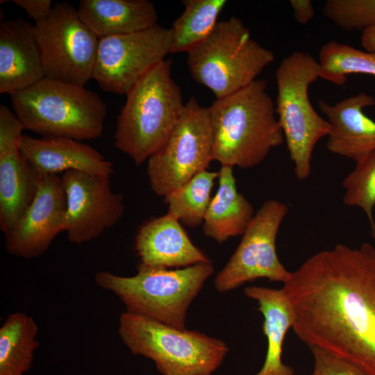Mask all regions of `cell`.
Segmentation results:
<instances>
[{"label":"cell","instance_id":"obj_22","mask_svg":"<svg viewBox=\"0 0 375 375\" xmlns=\"http://www.w3.org/2000/svg\"><path fill=\"white\" fill-rule=\"evenodd\" d=\"M219 186L203 222L204 234L219 243L242 235L253 217V207L236 187L233 167L221 166Z\"/></svg>","mask_w":375,"mask_h":375},{"label":"cell","instance_id":"obj_10","mask_svg":"<svg viewBox=\"0 0 375 375\" xmlns=\"http://www.w3.org/2000/svg\"><path fill=\"white\" fill-rule=\"evenodd\" d=\"M44 78L84 86L92 78L99 38L81 21L77 8L62 1L34 24Z\"/></svg>","mask_w":375,"mask_h":375},{"label":"cell","instance_id":"obj_2","mask_svg":"<svg viewBox=\"0 0 375 375\" xmlns=\"http://www.w3.org/2000/svg\"><path fill=\"white\" fill-rule=\"evenodd\" d=\"M256 79L208 107L212 129V160L221 166L251 168L280 146L284 135L267 92Z\"/></svg>","mask_w":375,"mask_h":375},{"label":"cell","instance_id":"obj_8","mask_svg":"<svg viewBox=\"0 0 375 375\" xmlns=\"http://www.w3.org/2000/svg\"><path fill=\"white\" fill-rule=\"evenodd\" d=\"M277 94L275 112L283 132L297 178L305 180L312 171V157L318 141L331 127L312 106L308 88L319 78V65L304 51L284 58L276 71Z\"/></svg>","mask_w":375,"mask_h":375},{"label":"cell","instance_id":"obj_11","mask_svg":"<svg viewBox=\"0 0 375 375\" xmlns=\"http://www.w3.org/2000/svg\"><path fill=\"white\" fill-rule=\"evenodd\" d=\"M288 210L285 203L276 199L262 203L235 251L217 274L215 286L218 292H228L261 278L283 283L290 278L292 272L281 262L276 247L278 230Z\"/></svg>","mask_w":375,"mask_h":375},{"label":"cell","instance_id":"obj_1","mask_svg":"<svg viewBox=\"0 0 375 375\" xmlns=\"http://www.w3.org/2000/svg\"><path fill=\"white\" fill-rule=\"evenodd\" d=\"M294 312L292 328L319 347L375 375V247L336 244L292 272L281 288Z\"/></svg>","mask_w":375,"mask_h":375},{"label":"cell","instance_id":"obj_5","mask_svg":"<svg viewBox=\"0 0 375 375\" xmlns=\"http://www.w3.org/2000/svg\"><path fill=\"white\" fill-rule=\"evenodd\" d=\"M138 273L121 276L106 271L95 274L96 284L117 296L126 311L185 329L188 309L213 274L211 262L177 269L139 264Z\"/></svg>","mask_w":375,"mask_h":375},{"label":"cell","instance_id":"obj_23","mask_svg":"<svg viewBox=\"0 0 375 375\" xmlns=\"http://www.w3.org/2000/svg\"><path fill=\"white\" fill-rule=\"evenodd\" d=\"M38 326L24 312L9 315L0 327V375H24L39 346Z\"/></svg>","mask_w":375,"mask_h":375},{"label":"cell","instance_id":"obj_18","mask_svg":"<svg viewBox=\"0 0 375 375\" xmlns=\"http://www.w3.org/2000/svg\"><path fill=\"white\" fill-rule=\"evenodd\" d=\"M318 105L331 127L326 142L330 152L356 161L375 150V121L363 112L375 105L374 97L360 92L333 105L319 100Z\"/></svg>","mask_w":375,"mask_h":375},{"label":"cell","instance_id":"obj_3","mask_svg":"<svg viewBox=\"0 0 375 375\" xmlns=\"http://www.w3.org/2000/svg\"><path fill=\"white\" fill-rule=\"evenodd\" d=\"M126 95L114 144L138 166L165 144L185 107L181 90L172 76V60L153 66Z\"/></svg>","mask_w":375,"mask_h":375},{"label":"cell","instance_id":"obj_7","mask_svg":"<svg viewBox=\"0 0 375 375\" xmlns=\"http://www.w3.org/2000/svg\"><path fill=\"white\" fill-rule=\"evenodd\" d=\"M274 59V52L253 40L235 17L218 22L208 37L187 52L192 77L210 89L216 99L256 80Z\"/></svg>","mask_w":375,"mask_h":375},{"label":"cell","instance_id":"obj_24","mask_svg":"<svg viewBox=\"0 0 375 375\" xmlns=\"http://www.w3.org/2000/svg\"><path fill=\"white\" fill-rule=\"evenodd\" d=\"M225 0H183V13L174 20L171 53L188 52L208 37L226 4Z\"/></svg>","mask_w":375,"mask_h":375},{"label":"cell","instance_id":"obj_28","mask_svg":"<svg viewBox=\"0 0 375 375\" xmlns=\"http://www.w3.org/2000/svg\"><path fill=\"white\" fill-rule=\"evenodd\" d=\"M322 12L344 31H362L375 26V0H327Z\"/></svg>","mask_w":375,"mask_h":375},{"label":"cell","instance_id":"obj_29","mask_svg":"<svg viewBox=\"0 0 375 375\" xmlns=\"http://www.w3.org/2000/svg\"><path fill=\"white\" fill-rule=\"evenodd\" d=\"M314 358L311 375H368L352 362L319 347H310Z\"/></svg>","mask_w":375,"mask_h":375},{"label":"cell","instance_id":"obj_20","mask_svg":"<svg viewBox=\"0 0 375 375\" xmlns=\"http://www.w3.org/2000/svg\"><path fill=\"white\" fill-rule=\"evenodd\" d=\"M41 176L19 147L0 150V228L4 235L33 202Z\"/></svg>","mask_w":375,"mask_h":375},{"label":"cell","instance_id":"obj_4","mask_svg":"<svg viewBox=\"0 0 375 375\" xmlns=\"http://www.w3.org/2000/svg\"><path fill=\"white\" fill-rule=\"evenodd\" d=\"M10 97L25 128L42 136L82 141L103 131L106 106L84 86L44 78Z\"/></svg>","mask_w":375,"mask_h":375},{"label":"cell","instance_id":"obj_21","mask_svg":"<svg viewBox=\"0 0 375 375\" xmlns=\"http://www.w3.org/2000/svg\"><path fill=\"white\" fill-rule=\"evenodd\" d=\"M244 292L254 299L264 317L262 329L267 349L264 364L255 375H294V369L283 363L282 351L285 335L294 323L292 305L283 290L249 286Z\"/></svg>","mask_w":375,"mask_h":375},{"label":"cell","instance_id":"obj_17","mask_svg":"<svg viewBox=\"0 0 375 375\" xmlns=\"http://www.w3.org/2000/svg\"><path fill=\"white\" fill-rule=\"evenodd\" d=\"M135 251L140 264L151 267H186L211 262L192 243L179 221L168 212L139 228Z\"/></svg>","mask_w":375,"mask_h":375},{"label":"cell","instance_id":"obj_31","mask_svg":"<svg viewBox=\"0 0 375 375\" xmlns=\"http://www.w3.org/2000/svg\"><path fill=\"white\" fill-rule=\"evenodd\" d=\"M290 3L293 16L299 24L306 25L313 19L315 12L310 0H291Z\"/></svg>","mask_w":375,"mask_h":375},{"label":"cell","instance_id":"obj_30","mask_svg":"<svg viewBox=\"0 0 375 375\" xmlns=\"http://www.w3.org/2000/svg\"><path fill=\"white\" fill-rule=\"evenodd\" d=\"M13 3L24 10L35 23L46 19L51 12V0H14Z\"/></svg>","mask_w":375,"mask_h":375},{"label":"cell","instance_id":"obj_15","mask_svg":"<svg viewBox=\"0 0 375 375\" xmlns=\"http://www.w3.org/2000/svg\"><path fill=\"white\" fill-rule=\"evenodd\" d=\"M44 78L34 24L22 17L0 26V93L12 94Z\"/></svg>","mask_w":375,"mask_h":375},{"label":"cell","instance_id":"obj_27","mask_svg":"<svg viewBox=\"0 0 375 375\" xmlns=\"http://www.w3.org/2000/svg\"><path fill=\"white\" fill-rule=\"evenodd\" d=\"M353 169L343 180L345 190L343 203L358 206L366 214L370 232L375 239V222L373 210L375 206V150L356 161Z\"/></svg>","mask_w":375,"mask_h":375},{"label":"cell","instance_id":"obj_32","mask_svg":"<svg viewBox=\"0 0 375 375\" xmlns=\"http://www.w3.org/2000/svg\"><path fill=\"white\" fill-rule=\"evenodd\" d=\"M360 40L366 51L375 53V26L363 30Z\"/></svg>","mask_w":375,"mask_h":375},{"label":"cell","instance_id":"obj_6","mask_svg":"<svg viewBox=\"0 0 375 375\" xmlns=\"http://www.w3.org/2000/svg\"><path fill=\"white\" fill-rule=\"evenodd\" d=\"M118 333L132 353L152 360L162 375H210L229 351L219 339L129 311L120 315Z\"/></svg>","mask_w":375,"mask_h":375},{"label":"cell","instance_id":"obj_16","mask_svg":"<svg viewBox=\"0 0 375 375\" xmlns=\"http://www.w3.org/2000/svg\"><path fill=\"white\" fill-rule=\"evenodd\" d=\"M19 148L40 175L75 170L110 178L114 172L113 164L99 151L74 139L24 135Z\"/></svg>","mask_w":375,"mask_h":375},{"label":"cell","instance_id":"obj_13","mask_svg":"<svg viewBox=\"0 0 375 375\" xmlns=\"http://www.w3.org/2000/svg\"><path fill=\"white\" fill-rule=\"evenodd\" d=\"M61 178L67 201L65 232L69 242H90L120 221L125 210L123 197L112 191L109 177L72 170Z\"/></svg>","mask_w":375,"mask_h":375},{"label":"cell","instance_id":"obj_19","mask_svg":"<svg viewBox=\"0 0 375 375\" xmlns=\"http://www.w3.org/2000/svg\"><path fill=\"white\" fill-rule=\"evenodd\" d=\"M81 21L99 38L123 35L158 25V13L148 0H81Z\"/></svg>","mask_w":375,"mask_h":375},{"label":"cell","instance_id":"obj_14","mask_svg":"<svg viewBox=\"0 0 375 375\" xmlns=\"http://www.w3.org/2000/svg\"><path fill=\"white\" fill-rule=\"evenodd\" d=\"M66 211V194L61 176L42 175L33 202L4 235L6 251L27 259L42 256L56 237L65 232Z\"/></svg>","mask_w":375,"mask_h":375},{"label":"cell","instance_id":"obj_12","mask_svg":"<svg viewBox=\"0 0 375 375\" xmlns=\"http://www.w3.org/2000/svg\"><path fill=\"white\" fill-rule=\"evenodd\" d=\"M172 40V29L158 24L99 38L92 79L106 92L126 94L144 74L171 53Z\"/></svg>","mask_w":375,"mask_h":375},{"label":"cell","instance_id":"obj_9","mask_svg":"<svg viewBox=\"0 0 375 375\" xmlns=\"http://www.w3.org/2000/svg\"><path fill=\"white\" fill-rule=\"evenodd\" d=\"M212 129L208 107L192 97L165 144L147 160L152 191L165 197L212 160Z\"/></svg>","mask_w":375,"mask_h":375},{"label":"cell","instance_id":"obj_25","mask_svg":"<svg viewBox=\"0 0 375 375\" xmlns=\"http://www.w3.org/2000/svg\"><path fill=\"white\" fill-rule=\"evenodd\" d=\"M217 178L218 172L206 169L169 193L164 197L168 212L188 227H196L203 224Z\"/></svg>","mask_w":375,"mask_h":375},{"label":"cell","instance_id":"obj_26","mask_svg":"<svg viewBox=\"0 0 375 375\" xmlns=\"http://www.w3.org/2000/svg\"><path fill=\"white\" fill-rule=\"evenodd\" d=\"M319 78L344 85L348 75L375 76V53L363 51L335 40L325 43L319 51Z\"/></svg>","mask_w":375,"mask_h":375}]
</instances>
